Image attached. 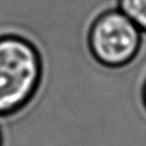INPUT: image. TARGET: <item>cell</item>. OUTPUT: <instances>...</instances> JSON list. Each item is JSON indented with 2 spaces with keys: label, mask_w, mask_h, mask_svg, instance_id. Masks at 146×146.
<instances>
[{
  "label": "cell",
  "mask_w": 146,
  "mask_h": 146,
  "mask_svg": "<svg viewBox=\"0 0 146 146\" xmlns=\"http://www.w3.org/2000/svg\"><path fill=\"white\" fill-rule=\"evenodd\" d=\"M42 76L38 48L18 35L0 38V116L10 115L34 96Z\"/></svg>",
  "instance_id": "cell-1"
},
{
  "label": "cell",
  "mask_w": 146,
  "mask_h": 146,
  "mask_svg": "<svg viewBox=\"0 0 146 146\" xmlns=\"http://www.w3.org/2000/svg\"><path fill=\"white\" fill-rule=\"evenodd\" d=\"M0 146H1V136H0Z\"/></svg>",
  "instance_id": "cell-5"
},
{
  "label": "cell",
  "mask_w": 146,
  "mask_h": 146,
  "mask_svg": "<svg viewBox=\"0 0 146 146\" xmlns=\"http://www.w3.org/2000/svg\"><path fill=\"white\" fill-rule=\"evenodd\" d=\"M141 97H143V103H144V106H145V108H146V80H145V82H144V86H143Z\"/></svg>",
  "instance_id": "cell-4"
},
{
  "label": "cell",
  "mask_w": 146,
  "mask_h": 146,
  "mask_svg": "<svg viewBox=\"0 0 146 146\" xmlns=\"http://www.w3.org/2000/svg\"><path fill=\"white\" fill-rule=\"evenodd\" d=\"M144 33L119 8L102 11L91 23L87 43L92 58L102 66L120 68L139 54Z\"/></svg>",
  "instance_id": "cell-2"
},
{
  "label": "cell",
  "mask_w": 146,
  "mask_h": 146,
  "mask_svg": "<svg viewBox=\"0 0 146 146\" xmlns=\"http://www.w3.org/2000/svg\"><path fill=\"white\" fill-rule=\"evenodd\" d=\"M116 8L127 15L146 34V0H116Z\"/></svg>",
  "instance_id": "cell-3"
}]
</instances>
